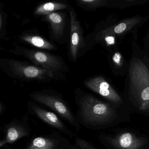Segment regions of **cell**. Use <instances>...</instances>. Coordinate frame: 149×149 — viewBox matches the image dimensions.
Segmentation results:
<instances>
[{
  "label": "cell",
  "mask_w": 149,
  "mask_h": 149,
  "mask_svg": "<svg viewBox=\"0 0 149 149\" xmlns=\"http://www.w3.org/2000/svg\"><path fill=\"white\" fill-rule=\"evenodd\" d=\"M74 94L76 116L81 125L89 128L106 124L116 118V111L108 104L79 88Z\"/></svg>",
  "instance_id": "obj_1"
},
{
  "label": "cell",
  "mask_w": 149,
  "mask_h": 149,
  "mask_svg": "<svg viewBox=\"0 0 149 149\" xmlns=\"http://www.w3.org/2000/svg\"><path fill=\"white\" fill-rule=\"evenodd\" d=\"M0 68L9 77L27 82H49L66 79L63 72L52 71L27 61L1 58Z\"/></svg>",
  "instance_id": "obj_2"
},
{
  "label": "cell",
  "mask_w": 149,
  "mask_h": 149,
  "mask_svg": "<svg viewBox=\"0 0 149 149\" xmlns=\"http://www.w3.org/2000/svg\"><path fill=\"white\" fill-rule=\"evenodd\" d=\"M29 97L34 102L52 109L77 130L81 129L76 116L61 94L54 91L45 89L34 91Z\"/></svg>",
  "instance_id": "obj_3"
},
{
  "label": "cell",
  "mask_w": 149,
  "mask_h": 149,
  "mask_svg": "<svg viewBox=\"0 0 149 149\" xmlns=\"http://www.w3.org/2000/svg\"><path fill=\"white\" fill-rule=\"evenodd\" d=\"M132 91L139 104V109L149 112V70L139 59L133 60L130 68Z\"/></svg>",
  "instance_id": "obj_4"
},
{
  "label": "cell",
  "mask_w": 149,
  "mask_h": 149,
  "mask_svg": "<svg viewBox=\"0 0 149 149\" xmlns=\"http://www.w3.org/2000/svg\"><path fill=\"white\" fill-rule=\"evenodd\" d=\"M11 54L22 56L37 66L55 72H67L69 69L63 58L59 55L46 51L15 46L9 50Z\"/></svg>",
  "instance_id": "obj_5"
},
{
  "label": "cell",
  "mask_w": 149,
  "mask_h": 149,
  "mask_svg": "<svg viewBox=\"0 0 149 149\" xmlns=\"http://www.w3.org/2000/svg\"><path fill=\"white\" fill-rule=\"evenodd\" d=\"M68 10L70 18V37L68 57L72 63L76 62L87 49L81 22L74 8L70 6Z\"/></svg>",
  "instance_id": "obj_6"
},
{
  "label": "cell",
  "mask_w": 149,
  "mask_h": 149,
  "mask_svg": "<svg viewBox=\"0 0 149 149\" xmlns=\"http://www.w3.org/2000/svg\"><path fill=\"white\" fill-rule=\"evenodd\" d=\"M28 109L31 114L36 116L58 131L70 137L74 136L75 133L68 128L54 112L44 109L40 104L33 100L29 101L28 103Z\"/></svg>",
  "instance_id": "obj_7"
},
{
  "label": "cell",
  "mask_w": 149,
  "mask_h": 149,
  "mask_svg": "<svg viewBox=\"0 0 149 149\" xmlns=\"http://www.w3.org/2000/svg\"><path fill=\"white\" fill-rule=\"evenodd\" d=\"M83 84L89 89L111 102H122L120 96L102 77L98 76L88 78L84 81Z\"/></svg>",
  "instance_id": "obj_8"
},
{
  "label": "cell",
  "mask_w": 149,
  "mask_h": 149,
  "mask_svg": "<svg viewBox=\"0 0 149 149\" xmlns=\"http://www.w3.org/2000/svg\"><path fill=\"white\" fill-rule=\"evenodd\" d=\"M56 135L36 137L25 149H72L74 148L67 139Z\"/></svg>",
  "instance_id": "obj_9"
},
{
  "label": "cell",
  "mask_w": 149,
  "mask_h": 149,
  "mask_svg": "<svg viewBox=\"0 0 149 149\" xmlns=\"http://www.w3.org/2000/svg\"><path fill=\"white\" fill-rule=\"evenodd\" d=\"M5 137L0 141V146L7 143H13L24 137H28L30 134L28 124L24 121L14 119L5 127Z\"/></svg>",
  "instance_id": "obj_10"
},
{
  "label": "cell",
  "mask_w": 149,
  "mask_h": 149,
  "mask_svg": "<svg viewBox=\"0 0 149 149\" xmlns=\"http://www.w3.org/2000/svg\"><path fill=\"white\" fill-rule=\"evenodd\" d=\"M109 143L118 149H141L146 143L145 139L131 132L121 133L108 139Z\"/></svg>",
  "instance_id": "obj_11"
},
{
  "label": "cell",
  "mask_w": 149,
  "mask_h": 149,
  "mask_svg": "<svg viewBox=\"0 0 149 149\" xmlns=\"http://www.w3.org/2000/svg\"><path fill=\"white\" fill-rule=\"evenodd\" d=\"M41 20L48 23L50 34L54 40L59 41L63 37L65 33L66 15L61 12H55L43 16Z\"/></svg>",
  "instance_id": "obj_12"
},
{
  "label": "cell",
  "mask_w": 149,
  "mask_h": 149,
  "mask_svg": "<svg viewBox=\"0 0 149 149\" xmlns=\"http://www.w3.org/2000/svg\"><path fill=\"white\" fill-rule=\"evenodd\" d=\"M19 38L23 42L39 49L51 51L57 49L56 45L33 30L24 31Z\"/></svg>",
  "instance_id": "obj_13"
},
{
  "label": "cell",
  "mask_w": 149,
  "mask_h": 149,
  "mask_svg": "<svg viewBox=\"0 0 149 149\" xmlns=\"http://www.w3.org/2000/svg\"><path fill=\"white\" fill-rule=\"evenodd\" d=\"M139 21L140 19L138 18L127 19L124 21L121 22L117 25H114L97 32L93 35V38H85V41L89 40L97 39L105 36L122 34L131 29L132 28L138 24Z\"/></svg>",
  "instance_id": "obj_14"
},
{
  "label": "cell",
  "mask_w": 149,
  "mask_h": 149,
  "mask_svg": "<svg viewBox=\"0 0 149 149\" xmlns=\"http://www.w3.org/2000/svg\"><path fill=\"white\" fill-rule=\"evenodd\" d=\"M70 5L67 2L50 1L38 5L33 11L35 16H46L52 13L68 9Z\"/></svg>",
  "instance_id": "obj_15"
},
{
  "label": "cell",
  "mask_w": 149,
  "mask_h": 149,
  "mask_svg": "<svg viewBox=\"0 0 149 149\" xmlns=\"http://www.w3.org/2000/svg\"><path fill=\"white\" fill-rule=\"evenodd\" d=\"M75 1L78 7L87 11L104 6L107 4L105 0H76Z\"/></svg>",
  "instance_id": "obj_16"
},
{
  "label": "cell",
  "mask_w": 149,
  "mask_h": 149,
  "mask_svg": "<svg viewBox=\"0 0 149 149\" xmlns=\"http://www.w3.org/2000/svg\"><path fill=\"white\" fill-rule=\"evenodd\" d=\"M2 4L0 7V39L4 40L7 36L8 15L3 10Z\"/></svg>",
  "instance_id": "obj_17"
},
{
  "label": "cell",
  "mask_w": 149,
  "mask_h": 149,
  "mask_svg": "<svg viewBox=\"0 0 149 149\" xmlns=\"http://www.w3.org/2000/svg\"><path fill=\"white\" fill-rule=\"evenodd\" d=\"M75 145L81 149H96L88 141L79 138H75Z\"/></svg>",
  "instance_id": "obj_18"
},
{
  "label": "cell",
  "mask_w": 149,
  "mask_h": 149,
  "mask_svg": "<svg viewBox=\"0 0 149 149\" xmlns=\"http://www.w3.org/2000/svg\"><path fill=\"white\" fill-rule=\"evenodd\" d=\"M113 61L114 63H116L117 65H121L122 61V57L121 54L119 53H116L115 54L113 55Z\"/></svg>",
  "instance_id": "obj_19"
},
{
  "label": "cell",
  "mask_w": 149,
  "mask_h": 149,
  "mask_svg": "<svg viewBox=\"0 0 149 149\" xmlns=\"http://www.w3.org/2000/svg\"><path fill=\"white\" fill-rule=\"evenodd\" d=\"M5 110H6V107L3 104V103L1 102V103H0V114L1 115L3 114L4 112H5Z\"/></svg>",
  "instance_id": "obj_20"
},
{
  "label": "cell",
  "mask_w": 149,
  "mask_h": 149,
  "mask_svg": "<svg viewBox=\"0 0 149 149\" xmlns=\"http://www.w3.org/2000/svg\"><path fill=\"white\" fill-rule=\"evenodd\" d=\"M75 149V148H73V149ZM79 149H81V148H80L79 147Z\"/></svg>",
  "instance_id": "obj_21"
},
{
  "label": "cell",
  "mask_w": 149,
  "mask_h": 149,
  "mask_svg": "<svg viewBox=\"0 0 149 149\" xmlns=\"http://www.w3.org/2000/svg\"><path fill=\"white\" fill-rule=\"evenodd\" d=\"M148 38H149V35H148Z\"/></svg>",
  "instance_id": "obj_22"
}]
</instances>
